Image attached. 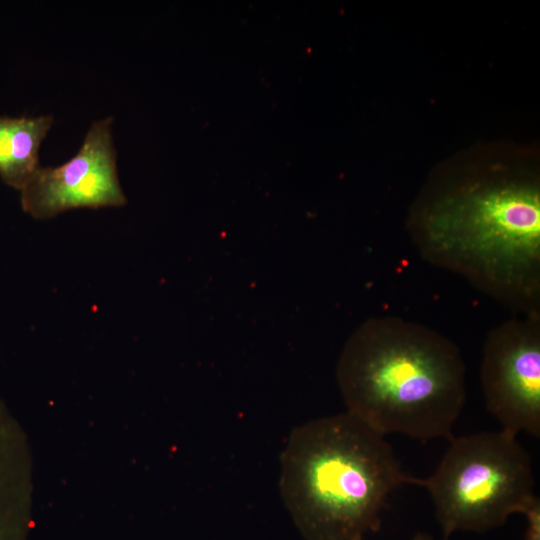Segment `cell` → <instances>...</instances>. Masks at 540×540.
Masks as SVG:
<instances>
[{
	"label": "cell",
	"instance_id": "3957f363",
	"mask_svg": "<svg viewBox=\"0 0 540 540\" xmlns=\"http://www.w3.org/2000/svg\"><path fill=\"white\" fill-rule=\"evenodd\" d=\"M280 462L281 497L305 540H364L392 491L421 485L384 436L348 412L294 428Z\"/></svg>",
	"mask_w": 540,
	"mask_h": 540
},
{
	"label": "cell",
	"instance_id": "7a4b0ae2",
	"mask_svg": "<svg viewBox=\"0 0 540 540\" xmlns=\"http://www.w3.org/2000/svg\"><path fill=\"white\" fill-rule=\"evenodd\" d=\"M336 379L346 412L383 436L450 440L466 401L457 345L398 316L372 317L350 335Z\"/></svg>",
	"mask_w": 540,
	"mask_h": 540
},
{
	"label": "cell",
	"instance_id": "52a82bcc",
	"mask_svg": "<svg viewBox=\"0 0 540 540\" xmlns=\"http://www.w3.org/2000/svg\"><path fill=\"white\" fill-rule=\"evenodd\" d=\"M52 115H0V179L20 191L41 167L39 150L52 128Z\"/></svg>",
	"mask_w": 540,
	"mask_h": 540
},
{
	"label": "cell",
	"instance_id": "8992f818",
	"mask_svg": "<svg viewBox=\"0 0 540 540\" xmlns=\"http://www.w3.org/2000/svg\"><path fill=\"white\" fill-rule=\"evenodd\" d=\"M113 117L90 125L78 152L56 167H40L20 192L23 211L47 220L79 208L122 207L121 187L114 146Z\"/></svg>",
	"mask_w": 540,
	"mask_h": 540
},
{
	"label": "cell",
	"instance_id": "ba28073f",
	"mask_svg": "<svg viewBox=\"0 0 540 540\" xmlns=\"http://www.w3.org/2000/svg\"><path fill=\"white\" fill-rule=\"evenodd\" d=\"M527 520L525 540H540V501L535 500L522 513Z\"/></svg>",
	"mask_w": 540,
	"mask_h": 540
},
{
	"label": "cell",
	"instance_id": "6da1fadb",
	"mask_svg": "<svg viewBox=\"0 0 540 540\" xmlns=\"http://www.w3.org/2000/svg\"><path fill=\"white\" fill-rule=\"evenodd\" d=\"M421 258L522 315L540 313V188L508 175L442 187L413 210Z\"/></svg>",
	"mask_w": 540,
	"mask_h": 540
},
{
	"label": "cell",
	"instance_id": "277c9868",
	"mask_svg": "<svg viewBox=\"0 0 540 540\" xmlns=\"http://www.w3.org/2000/svg\"><path fill=\"white\" fill-rule=\"evenodd\" d=\"M529 454L504 430L450 439L434 473L421 479L447 538L456 531L484 532L523 513L537 497Z\"/></svg>",
	"mask_w": 540,
	"mask_h": 540
},
{
	"label": "cell",
	"instance_id": "9c48e42d",
	"mask_svg": "<svg viewBox=\"0 0 540 540\" xmlns=\"http://www.w3.org/2000/svg\"><path fill=\"white\" fill-rule=\"evenodd\" d=\"M412 540H436L432 536L426 534V533H418L416 534Z\"/></svg>",
	"mask_w": 540,
	"mask_h": 540
},
{
	"label": "cell",
	"instance_id": "5b68a950",
	"mask_svg": "<svg viewBox=\"0 0 540 540\" xmlns=\"http://www.w3.org/2000/svg\"><path fill=\"white\" fill-rule=\"evenodd\" d=\"M480 380L487 410L504 431L540 435V313L495 326L486 336Z\"/></svg>",
	"mask_w": 540,
	"mask_h": 540
}]
</instances>
